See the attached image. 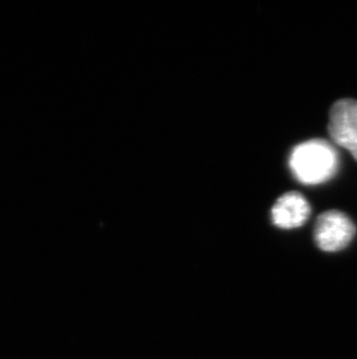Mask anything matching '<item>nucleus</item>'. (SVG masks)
<instances>
[{"label": "nucleus", "instance_id": "1", "mask_svg": "<svg viewBox=\"0 0 357 359\" xmlns=\"http://www.w3.org/2000/svg\"><path fill=\"white\" fill-rule=\"evenodd\" d=\"M289 166L300 183L318 185L335 176L339 156L330 142L321 139L310 140L293 148Z\"/></svg>", "mask_w": 357, "mask_h": 359}, {"label": "nucleus", "instance_id": "2", "mask_svg": "<svg viewBox=\"0 0 357 359\" xmlns=\"http://www.w3.org/2000/svg\"><path fill=\"white\" fill-rule=\"evenodd\" d=\"M353 221L340 210H327L318 217L314 241L321 250L335 252L347 247L354 238Z\"/></svg>", "mask_w": 357, "mask_h": 359}, {"label": "nucleus", "instance_id": "3", "mask_svg": "<svg viewBox=\"0 0 357 359\" xmlns=\"http://www.w3.org/2000/svg\"><path fill=\"white\" fill-rule=\"evenodd\" d=\"M328 133L337 146L347 149L357 161V100L341 99L334 102Z\"/></svg>", "mask_w": 357, "mask_h": 359}, {"label": "nucleus", "instance_id": "4", "mask_svg": "<svg viewBox=\"0 0 357 359\" xmlns=\"http://www.w3.org/2000/svg\"><path fill=\"white\" fill-rule=\"evenodd\" d=\"M310 217V205L298 192L281 196L272 208V220L276 227L293 229L303 226Z\"/></svg>", "mask_w": 357, "mask_h": 359}]
</instances>
